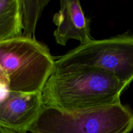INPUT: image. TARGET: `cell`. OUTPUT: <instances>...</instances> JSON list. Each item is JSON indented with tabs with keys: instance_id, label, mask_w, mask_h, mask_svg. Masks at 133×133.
<instances>
[{
	"instance_id": "cell-6",
	"label": "cell",
	"mask_w": 133,
	"mask_h": 133,
	"mask_svg": "<svg viewBox=\"0 0 133 133\" xmlns=\"http://www.w3.org/2000/svg\"><path fill=\"white\" fill-rule=\"evenodd\" d=\"M60 10L53 16L57 26L54 31L56 42L65 45L71 39L86 44L94 40L90 34V22L85 17L80 1L62 0L60 1Z\"/></svg>"
},
{
	"instance_id": "cell-5",
	"label": "cell",
	"mask_w": 133,
	"mask_h": 133,
	"mask_svg": "<svg viewBox=\"0 0 133 133\" xmlns=\"http://www.w3.org/2000/svg\"><path fill=\"white\" fill-rule=\"evenodd\" d=\"M42 106L41 92H7L0 98V127L16 133H27Z\"/></svg>"
},
{
	"instance_id": "cell-4",
	"label": "cell",
	"mask_w": 133,
	"mask_h": 133,
	"mask_svg": "<svg viewBox=\"0 0 133 133\" xmlns=\"http://www.w3.org/2000/svg\"><path fill=\"white\" fill-rule=\"evenodd\" d=\"M74 65L105 70L128 87L133 81V36L123 35L80 44L55 60V69Z\"/></svg>"
},
{
	"instance_id": "cell-1",
	"label": "cell",
	"mask_w": 133,
	"mask_h": 133,
	"mask_svg": "<svg viewBox=\"0 0 133 133\" xmlns=\"http://www.w3.org/2000/svg\"><path fill=\"white\" fill-rule=\"evenodd\" d=\"M127 86L110 73L74 65L55 69L41 91L44 106L74 111L121 102Z\"/></svg>"
},
{
	"instance_id": "cell-7",
	"label": "cell",
	"mask_w": 133,
	"mask_h": 133,
	"mask_svg": "<svg viewBox=\"0 0 133 133\" xmlns=\"http://www.w3.org/2000/svg\"><path fill=\"white\" fill-rule=\"evenodd\" d=\"M22 36L20 0H0V42Z\"/></svg>"
},
{
	"instance_id": "cell-2",
	"label": "cell",
	"mask_w": 133,
	"mask_h": 133,
	"mask_svg": "<svg viewBox=\"0 0 133 133\" xmlns=\"http://www.w3.org/2000/svg\"><path fill=\"white\" fill-rule=\"evenodd\" d=\"M133 112L119 102L84 110H60L43 105L31 133H129Z\"/></svg>"
},
{
	"instance_id": "cell-9",
	"label": "cell",
	"mask_w": 133,
	"mask_h": 133,
	"mask_svg": "<svg viewBox=\"0 0 133 133\" xmlns=\"http://www.w3.org/2000/svg\"><path fill=\"white\" fill-rule=\"evenodd\" d=\"M0 133H16V132H15L13 131H11V130L7 129L0 127Z\"/></svg>"
},
{
	"instance_id": "cell-8",
	"label": "cell",
	"mask_w": 133,
	"mask_h": 133,
	"mask_svg": "<svg viewBox=\"0 0 133 133\" xmlns=\"http://www.w3.org/2000/svg\"><path fill=\"white\" fill-rule=\"evenodd\" d=\"M49 1L48 0H20V12L23 36L35 39L36 23L43 10Z\"/></svg>"
},
{
	"instance_id": "cell-3",
	"label": "cell",
	"mask_w": 133,
	"mask_h": 133,
	"mask_svg": "<svg viewBox=\"0 0 133 133\" xmlns=\"http://www.w3.org/2000/svg\"><path fill=\"white\" fill-rule=\"evenodd\" d=\"M55 67L47 46L25 36L0 42V68L9 81V92H41Z\"/></svg>"
}]
</instances>
